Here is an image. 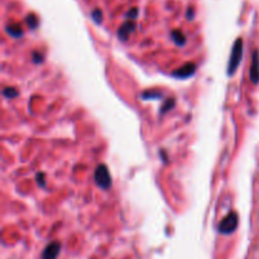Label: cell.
I'll use <instances>...</instances> for the list:
<instances>
[{
	"label": "cell",
	"instance_id": "obj_1",
	"mask_svg": "<svg viewBox=\"0 0 259 259\" xmlns=\"http://www.w3.org/2000/svg\"><path fill=\"white\" fill-rule=\"evenodd\" d=\"M243 57V39L242 38H238L235 40L234 46H233V51L232 55H230V60H229V66H228V73L229 75H233L235 72V70L239 66L240 61H242Z\"/></svg>",
	"mask_w": 259,
	"mask_h": 259
},
{
	"label": "cell",
	"instance_id": "obj_15",
	"mask_svg": "<svg viewBox=\"0 0 259 259\" xmlns=\"http://www.w3.org/2000/svg\"><path fill=\"white\" fill-rule=\"evenodd\" d=\"M142 96H143L144 99H153V98H161V94L152 93V91H149V93H144Z\"/></svg>",
	"mask_w": 259,
	"mask_h": 259
},
{
	"label": "cell",
	"instance_id": "obj_5",
	"mask_svg": "<svg viewBox=\"0 0 259 259\" xmlns=\"http://www.w3.org/2000/svg\"><path fill=\"white\" fill-rule=\"evenodd\" d=\"M250 80L253 83L259 82V51L255 50L252 55V66H250Z\"/></svg>",
	"mask_w": 259,
	"mask_h": 259
},
{
	"label": "cell",
	"instance_id": "obj_17",
	"mask_svg": "<svg viewBox=\"0 0 259 259\" xmlns=\"http://www.w3.org/2000/svg\"><path fill=\"white\" fill-rule=\"evenodd\" d=\"M37 180H38V184L40 185V186H45V181H43V180H45V175L43 174H38L37 175Z\"/></svg>",
	"mask_w": 259,
	"mask_h": 259
},
{
	"label": "cell",
	"instance_id": "obj_2",
	"mask_svg": "<svg viewBox=\"0 0 259 259\" xmlns=\"http://www.w3.org/2000/svg\"><path fill=\"white\" fill-rule=\"evenodd\" d=\"M95 181L98 186L103 190H109L111 187V176L105 164H99L95 169Z\"/></svg>",
	"mask_w": 259,
	"mask_h": 259
},
{
	"label": "cell",
	"instance_id": "obj_10",
	"mask_svg": "<svg viewBox=\"0 0 259 259\" xmlns=\"http://www.w3.org/2000/svg\"><path fill=\"white\" fill-rule=\"evenodd\" d=\"M3 95L8 99H14L18 96V91L14 88H5L3 90Z\"/></svg>",
	"mask_w": 259,
	"mask_h": 259
},
{
	"label": "cell",
	"instance_id": "obj_6",
	"mask_svg": "<svg viewBox=\"0 0 259 259\" xmlns=\"http://www.w3.org/2000/svg\"><path fill=\"white\" fill-rule=\"evenodd\" d=\"M195 68H196V65L192 62H189L186 63V65L182 66V67L177 68V70L174 72V76L179 78H187L195 72Z\"/></svg>",
	"mask_w": 259,
	"mask_h": 259
},
{
	"label": "cell",
	"instance_id": "obj_12",
	"mask_svg": "<svg viewBox=\"0 0 259 259\" xmlns=\"http://www.w3.org/2000/svg\"><path fill=\"white\" fill-rule=\"evenodd\" d=\"M27 23L30 28H33V29H34V28H37V25H38L37 17H35L34 14H29L27 17Z\"/></svg>",
	"mask_w": 259,
	"mask_h": 259
},
{
	"label": "cell",
	"instance_id": "obj_18",
	"mask_svg": "<svg viewBox=\"0 0 259 259\" xmlns=\"http://www.w3.org/2000/svg\"><path fill=\"white\" fill-rule=\"evenodd\" d=\"M187 18H189V19H192V18H194V10H192L191 8H190L189 12H187Z\"/></svg>",
	"mask_w": 259,
	"mask_h": 259
},
{
	"label": "cell",
	"instance_id": "obj_14",
	"mask_svg": "<svg viewBox=\"0 0 259 259\" xmlns=\"http://www.w3.org/2000/svg\"><path fill=\"white\" fill-rule=\"evenodd\" d=\"M126 17H128L129 19L134 20L137 17H138V9H137V8H132V9L126 13Z\"/></svg>",
	"mask_w": 259,
	"mask_h": 259
},
{
	"label": "cell",
	"instance_id": "obj_11",
	"mask_svg": "<svg viewBox=\"0 0 259 259\" xmlns=\"http://www.w3.org/2000/svg\"><path fill=\"white\" fill-rule=\"evenodd\" d=\"M174 106H175V99H167L166 103H164V105L162 106L161 113H162V114L167 113V111L171 110V109L174 108Z\"/></svg>",
	"mask_w": 259,
	"mask_h": 259
},
{
	"label": "cell",
	"instance_id": "obj_9",
	"mask_svg": "<svg viewBox=\"0 0 259 259\" xmlns=\"http://www.w3.org/2000/svg\"><path fill=\"white\" fill-rule=\"evenodd\" d=\"M7 32L9 33L12 37L14 38H19L20 35L23 34V30H22V27L18 24H13V25H8L7 27Z\"/></svg>",
	"mask_w": 259,
	"mask_h": 259
},
{
	"label": "cell",
	"instance_id": "obj_7",
	"mask_svg": "<svg viewBox=\"0 0 259 259\" xmlns=\"http://www.w3.org/2000/svg\"><path fill=\"white\" fill-rule=\"evenodd\" d=\"M134 29H136V22L134 20H129V22H125L124 24H121V27L118 30L119 39L126 40Z\"/></svg>",
	"mask_w": 259,
	"mask_h": 259
},
{
	"label": "cell",
	"instance_id": "obj_13",
	"mask_svg": "<svg viewBox=\"0 0 259 259\" xmlns=\"http://www.w3.org/2000/svg\"><path fill=\"white\" fill-rule=\"evenodd\" d=\"M91 17H93V19L95 20V23H101V20H103V13H101L100 9H95L93 13H91Z\"/></svg>",
	"mask_w": 259,
	"mask_h": 259
},
{
	"label": "cell",
	"instance_id": "obj_3",
	"mask_svg": "<svg viewBox=\"0 0 259 259\" xmlns=\"http://www.w3.org/2000/svg\"><path fill=\"white\" fill-rule=\"evenodd\" d=\"M238 227V215L237 212H230L224 219L222 220L219 225V233L222 234H232Z\"/></svg>",
	"mask_w": 259,
	"mask_h": 259
},
{
	"label": "cell",
	"instance_id": "obj_16",
	"mask_svg": "<svg viewBox=\"0 0 259 259\" xmlns=\"http://www.w3.org/2000/svg\"><path fill=\"white\" fill-rule=\"evenodd\" d=\"M33 60H34L35 63H40L43 61V57H42V55H39V53L34 52L33 53Z\"/></svg>",
	"mask_w": 259,
	"mask_h": 259
},
{
	"label": "cell",
	"instance_id": "obj_4",
	"mask_svg": "<svg viewBox=\"0 0 259 259\" xmlns=\"http://www.w3.org/2000/svg\"><path fill=\"white\" fill-rule=\"evenodd\" d=\"M60 250H61L60 243L58 242L50 243V244L45 248V250H43L40 259H56L58 257V254H60Z\"/></svg>",
	"mask_w": 259,
	"mask_h": 259
},
{
	"label": "cell",
	"instance_id": "obj_8",
	"mask_svg": "<svg viewBox=\"0 0 259 259\" xmlns=\"http://www.w3.org/2000/svg\"><path fill=\"white\" fill-rule=\"evenodd\" d=\"M171 37L177 46H184L186 43V37H185V34L181 30H174L171 33Z\"/></svg>",
	"mask_w": 259,
	"mask_h": 259
}]
</instances>
